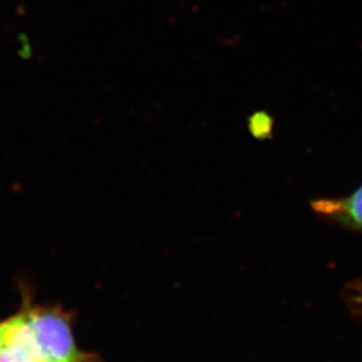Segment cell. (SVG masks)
<instances>
[{"instance_id": "3957f363", "label": "cell", "mask_w": 362, "mask_h": 362, "mask_svg": "<svg viewBox=\"0 0 362 362\" xmlns=\"http://www.w3.org/2000/svg\"><path fill=\"white\" fill-rule=\"evenodd\" d=\"M310 209L329 223L362 232V185L345 197L314 199Z\"/></svg>"}, {"instance_id": "7a4b0ae2", "label": "cell", "mask_w": 362, "mask_h": 362, "mask_svg": "<svg viewBox=\"0 0 362 362\" xmlns=\"http://www.w3.org/2000/svg\"><path fill=\"white\" fill-rule=\"evenodd\" d=\"M1 325L0 362H47L32 331L24 305L17 314L1 320Z\"/></svg>"}, {"instance_id": "6da1fadb", "label": "cell", "mask_w": 362, "mask_h": 362, "mask_svg": "<svg viewBox=\"0 0 362 362\" xmlns=\"http://www.w3.org/2000/svg\"><path fill=\"white\" fill-rule=\"evenodd\" d=\"M28 321L42 356L47 362H90L88 354L78 349L66 315L46 307L25 301Z\"/></svg>"}, {"instance_id": "277c9868", "label": "cell", "mask_w": 362, "mask_h": 362, "mask_svg": "<svg viewBox=\"0 0 362 362\" xmlns=\"http://www.w3.org/2000/svg\"><path fill=\"white\" fill-rule=\"evenodd\" d=\"M250 132L258 138L265 139L273 131V119L265 112H258L250 118Z\"/></svg>"}]
</instances>
